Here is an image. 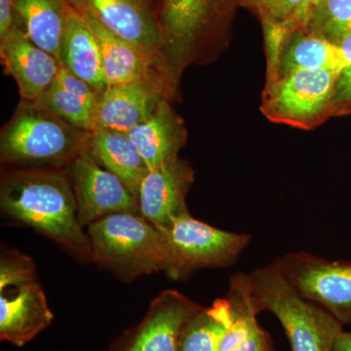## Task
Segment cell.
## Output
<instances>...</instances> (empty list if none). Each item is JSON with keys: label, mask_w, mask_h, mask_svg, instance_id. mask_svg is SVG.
I'll list each match as a JSON object with an SVG mask.
<instances>
[{"label": "cell", "mask_w": 351, "mask_h": 351, "mask_svg": "<svg viewBox=\"0 0 351 351\" xmlns=\"http://www.w3.org/2000/svg\"><path fill=\"white\" fill-rule=\"evenodd\" d=\"M201 307L178 291H163L142 321L115 339L108 351H178L184 325Z\"/></svg>", "instance_id": "obj_12"}, {"label": "cell", "mask_w": 351, "mask_h": 351, "mask_svg": "<svg viewBox=\"0 0 351 351\" xmlns=\"http://www.w3.org/2000/svg\"><path fill=\"white\" fill-rule=\"evenodd\" d=\"M0 58L15 80L23 101H38L54 84L59 73L56 58L32 43L16 27L0 38Z\"/></svg>", "instance_id": "obj_15"}, {"label": "cell", "mask_w": 351, "mask_h": 351, "mask_svg": "<svg viewBox=\"0 0 351 351\" xmlns=\"http://www.w3.org/2000/svg\"><path fill=\"white\" fill-rule=\"evenodd\" d=\"M89 132L39 106L21 100L0 133V160L25 169H61L89 144Z\"/></svg>", "instance_id": "obj_3"}, {"label": "cell", "mask_w": 351, "mask_h": 351, "mask_svg": "<svg viewBox=\"0 0 351 351\" xmlns=\"http://www.w3.org/2000/svg\"><path fill=\"white\" fill-rule=\"evenodd\" d=\"M339 73L306 69L267 82L261 110L270 121L311 130L332 117Z\"/></svg>", "instance_id": "obj_8"}, {"label": "cell", "mask_w": 351, "mask_h": 351, "mask_svg": "<svg viewBox=\"0 0 351 351\" xmlns=\"http://www.w3.org/2000/svg\"><path fill=\"white\" fill-rule=\"evenodd\" d=\"M302 0H239L240 6L258 16L267 49V73L276 66Z\"/></svg>", "instance_id": "obj_23"}, {"label": "cell", "mask_w": 351, "mask_h": 351, "mask_svg": "<svg viewBox=\"0 0 351 351\" xmlns=\"http://www.w3.org/2000/svg\"><path fill=\"white\" fill-rule=\"evenodd\" d=\"M88 151L137 197L141 182L149 169L128 134L95 130L90 136Z\"/></svg>", "instance_id": "obj_21"}, {"label": "cell", "mask_w": 351, "mask_h": 351, "mask_svg": "<svg viewBox=\"0 0 351 351\" xmlns=\"http://www.w3.org/2000/svg\"><path fill=\"white\" fill-rule=\"evenodd\" d=\"M226 299L232 321L218 351H274L271 337L258 325V314L251 306L241 272L230 278Z\"/></svg>", "instance_id": "obj_22"}, {"label": "cell", "mask_w": 351, "mask_h": 351, "mask_svg": "<svg viewBox=\"0 0 351 351\" xmlns=\"http://www.w3.org/2000/svg\"><path fill=\"white\" fill-rule=\"evenodd\" d=\"M0 207L6 216L31 226L75 258L92 261L69 174L34 168L6 173L0 184Z\"/></svg>", "instance_id": "obj_1"}, {"label": "cell", "mask_w": 351, "mask_h": 351, "mask_svg": "<svg viewBox=\"0 0 351 351\" xmlns=\"http://www.w3.org/2000/svg\"><path fill=\"white\" fill-rule=\"evenodd\" d=\"M86 19L100 45L107 87L143 84L169 100L174 97L179 78L161 53L119 38L91 18Z\"/></svg>", "instance_id": "obj_10"}, {"label": "cell", "mask_w": 351, "mask_h": 351, "mask_svg": "<svg viewBox=\"0 0 351 351\" xmlns=\"http://www.w3.org/2000/svg\"><path fill=\"white\" fill-rule=\"evenodd\" d=\"M346 64L339 73L332 98V117L351 114V36L338 43Z\"/></svg>", "instance_id": "obj_27"}, {"label": "cell", "mask_w": 351, "mask_h": 351, "mask_svg": "<svg viewBox=\"0 0 351 351\" xmlns=\"http://www.w3.org/2000/svg\"><path fill=\"white\" fill-rule=\"evenodd\" d=\"M334 351H351V332L343 331L339 334Z\"/></svg>", "instance_id": "obj_31"}, {"label": "cell", "mask_w": 351, "mask_h": 351, "mask_svg": "<svg viewBox=\"0 0 351 351\" xmlns=\"http://www.w3.org/2000/svg\"><path fill=\"white\" fill-rule=\"evenodd\" d=\"M92 262L124 281L164 271L160 230L142 215H108L87 226Z\"/></svg>", "instance_id": "obj_5"}, {"label": "cell", "mask_w": 351, "mask_h": 351, "mask_svg": "<svg viewBox=\"0 0 351 351\" xmlns=\"http://www.w3.org/2000/svg\"><path fill=\"white\" fill-rule=\"evenodd\" d=\"M128 136L152 170L179 157L188 133L170 100H163L151 117L132 129Z\"/></svg>", "instance_id": "obj_17"}, {"label": "cell", "mask_w": 351, "mask_h": 351, "mask_svg": "<svg viewBox=\"0 0 351 351\" xmlns=\"http://www.w3.org/2000/svg\"><path fill=\"white\" fill-rule=\"evenodd\" d=\"M163 100L169 99L158 90L147 85L107 87L99 94L95 113V130L128 134L151 117Z\"/></svg>", "instance_id": "obj_16"}, {"label": "cell", "mask_w": 351, "mask_h": 351, "mask_svg": "<svg viewBox=\"0 0 351 351\" xmlns=\"http://www.w3.org/2000/svg\"><path fill=\"white\" fill-rule=\"evenodd\" d=\"M160 230L166 272L171 279L184 280L196 270L230 267L250 242V235L219 230L182 215Z\"/></svg>", "instance_id": "obj_7"}, {"label": "cell", "mask_w": 351, "mask_h": 351, "mask_svg": "<svg viewBox=\"0 0 351 351\" xmlns=\"http://www.w3.org/2000/svg\"><path fill=\"white\" fill-rule=\"evenodd\" d=\"M345 64L339 44L308 29H299L286 39L276 66L267 73V82L306 69L341 73Z\"/></svg>", "instance_id": "obj_19"}, {"label": "cell", "mask_w": 351, "mask_h": 351, "mask_svg": "<svg viewBox=\"0 0 351 351\" xmlns=\"http://www.w3.org/2000/svg\"><path fill=\"white\" fill-rule=\"evenodd\" d=\"M195 182L191 164L177 158L149 170L138 191L141 215L158 230L189 213L186 197Z\"/></svg>", "instance_id": "obj_13"}, {"label": "cell", "mask_w": 351, "mask_h": 351, "mask_svg": "<svg viewBox=\"0 0 351 351\" xmlns=\"http://www.w3.org/2000/svg\"><path fill=\"white\" fill-rule=\"evenodd\" d=\"M15 0H0V38L14 27Z\"/></svg>", "instance_id": "obj_30"}, {"label": "cell", "mask_w": 351, "mask_h": 351, "mask_svg": "<svg viewBox=\"0 0 351 351\" xmlns=\"http://www.w3.org/2000/svg\"><path fill=\"white\" fill-rule=\"evenodd\" d=\"M241 276L255 313L269 311L276 316L292 351H334L343 325L326 309L304 298L274 261Z\"/></svg>", "instance_id": "obj_2"}, {"label": "cell", "mask_w": 351, "mask_h": 351, "mask_svg": "<svg viewBox=\"0 0 351 351\" xmlns=\"http://www.w3.org/2000/svg\"><path fill=\"white\" fill-rule=\"evenodd\" d=\"M58 62L97 93L107 88L100 45L86 17L73 6L66 21Z\"/></svg>", "instance_id": "obj_18"}, {"label": "cell", "mask_w": 351, "mask_h": 351, "mask_svg": "<svg viewBox=\"0 0 351 351\" xmlns=\"http://www.w3.org/2000/svg\"><path fill=\"white\" fill-rule=\"evenodd\" d=\"M239 0H161L163 55L174 75L211 61L225 45Z\"/></svg>", "instance_id": "obj_4"}, {"label": "cell", "mask_w": 351, "mask_h": 351, "mask_svg": "<svg viewBox=\"0 0 351 351\" xmlns=\"http://www.w3.org/2000/svg\"><path fill=\"white\" fill-rule=\"evenodd\" d=\"M230 321L226 298L217 300L211 306L201 307L184 325L178 351H218Z\"/></svg>", "instance_id": "obj_24"}, {"label": "cell", "mask_w": 351, "mask_h": 351, "mask_svg": "<svg viewBox=\"0 0 351 351\" xmlns=\"http://www.w3.org/2000/svg\"><path fill=\"white\" fill-rule=\"evenodd\" d=\"M274 263L304 298L326 309L343 326L351 324V262L300 251Z\"/></svg>", "instance_id": "obj_9"}, {"label": "cell", "mask_w": 351, "mask_h": 351, "mask_svg": "<svg viewBox=\"0 0 351 351\" xmlns=\"http://www.w3.org/2000/svg\"><path fill=\"white\" fill-rule=\"evenodd\" d=\"M324 0H302L299 11L295 15L292 25L291 34L299 29H304L308 25L309 21L313 18V14ZM290 34V36H291Z\"/></svg>", "instance_id": "obj_29"}, {"label": "cell", "mask_w": 351, "mask_h": 351, "mask_svg": "<svg viewBox=\"0 0 351 351\" xmlns=\"http://www.w3.org/2000/svg\"><path fill=\"white\" fill-rule=\"evenodd\" d=\"M304 29L338 44L351 36V0H324Z\"/></svg>", "instance_id": "obj_26"}, {"label": "cell", "mask_w": 351, "mask_h": 351, "mask_svg": "<svg viewBox=\"0 0 351 351\" xmlns=\"http://www.w3.org/2000/svg\"><path fill=\"white\" fill-rule=\"evenodd\" d=\"M69 1L85 17L96 21L115 36L163 55L158 18L149 0Z\"/></svg>", "instance_id": "obj_14"}, {"label": "cell", "mask_w": 351, "mask_h": 351, "mask_svg": "<svg viewBox=\"0 0 351 351\" xmlns=\"http://www.w3.org/2000/svg\"><path fill=\"white\" fill-rule=\"evenodd\" d=\"M82 228L108 215L140 214L137 197L124 182L97 162L88 147L68 167Z\"/></svg>", "instance_id": "obj_11"}, {"label": "cell", "mask_w": 351, "mask_h": 351, "mask_svg": "<svg viewBox=\"0 0 351 351\" xmlns=\"http://www.w3.org/2000/svg\"><path fill=\"white\" fill-rule=\"evenodd\" d=\"M53 315L34 261L15 250L0 258V339L24 346L49 327Z\"/></svg>", "instance_id": "obj_6"}, {"label": "cell", "mask_w": 351, "mask_h": 351, "mask_svg": "<svg viewBox=\"0 0 351 351\" xmlns=\"http://www.w3.org/2000/svg\"><path fill=\"white\" fill-rule=\"evenodd\" d=\"M34 103L80 130L92 133L96 129L94 112L85 105L82 99L64 89L56 80L40 99Z\"/></svg>", "instance_id": "obj_25"}, {"label": "cell", "mask_w": 351, "mask_h": 351, "mask_svg": "<svg viewBox=\"0 0 351 351\" xmlns=\"http://www.w3.org/2000/svg\"><path fill=\"white\" fill-rule=\"evenodd\" d=\"M56 82L64 89L75 94L78 98L84 101L92 112L96 113L98 106L99 94L90 86L88 83L83 82L80 77L71 73L64 66L60 64L59 73H58Z\"/></svg>", "instance_id": "obj_28"}, {"label": "cell", "mask_w": 351, "mask_h": 351, "mask_svg": "<svg viewBox=\"0 0 351 351\" xmlns=\"http://www.w3.org/2000/svg\"><path fill=\"white\" fill-rule=\"evenodd\" d=\"M71 7L69 0H15L14 27L58 60Z\"/></svg>", "instance_id": "obj_20"}]
</instances>
